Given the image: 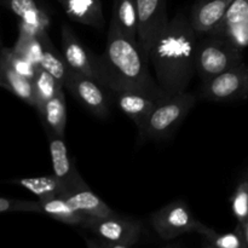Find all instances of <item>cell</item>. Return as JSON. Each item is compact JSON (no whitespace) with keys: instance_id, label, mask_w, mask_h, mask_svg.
I'll return each mask as SVG.
<instances>
[{"instance_id":"ac0fdd59","label":"cell","mask_w":248,"mask_h":248,"mask_svg":"<svg viewBox=\"0 0 248 248\" xmlns=\"http://www.w3.org/2000/svg\"><path fill=\"white\" fill-rule=\"evenodd\" d=\"M0 86L14 93L27 104L35 108L36 102L33 81L15 72L11 67L2 63L1 61H0Z\"/></svg>"},{"instance_id":"5b68a950","label":"cell","mask_w":248,"mask_h":248,"mask_svg":"<svg viewBox=\"0 0 248 248\" xmlns=\"http://www.w3.org/2000/svg\"><path fill=\"white\" fill-rule=\"evenodd\" d=\"M84 229L93 232L107 247H132L142 236V223L135 218L121 217L118 213L109 217H90Z\"/></svg>"},{"instance_id":"ba28073f","label":"cell","mask_w":248,"mask_h":248,"mask_svg":"<svg viewBox=\"0 0 248 248\" xmlns=\"http://www.w3.org/2000/svg\"><path fill=\"white\" fill-rule=\"evenodd\" d=\"M64 87L97 118H107L109 114V96L106 87L97 80L70 69Z\"/></svg>"},{"instance_id":"52a82bcc","label":"cell","mask_w":248,"mask_h":248,"mask_svg":"<svg viewBox=\"0 0 248 248\" xmlns=\"http://www.w3.org/2000/svg\"><path fill=\"white\" fill-rule=\"evenodd\" d=\"M201 96L213 102H232L248 97V65H235L202 82Z\"/></svg>"},{"instance_id":"7402d4cb","label":"cell","mask_w":248,"mask_h":248,"mask_svg":"<svg viewBox=\"0 0 248 248\" xmlns=\"http://www.w3.org/2000/svg\"><path fill=\"white\" fill-rule=\"evenodd\" d=\"M43 43L44 53L39 67L50 73L52 77H55L64 86L65 79H67V75L69 73V67H68L62 53L58 52L57 48L55 47L47 33L44 34Z\"/></svg>"},{"instance_id":"5bb4252c","label":"cell","mask_w":248,"mask_h":248,"mask_svg":"<svg viewBox=\"0 0 248 248\" xmlns=\"http://www.w3.org/2000/svg\"><path fill=\"white\" fill-rule=\"evenodd\" d=\"M111 94L115 98L116 106L135 123L137 127L149 114L153 107L161 99L159 97L138 91H120L113 92Z\"/></svg>"},{"instance_id":"83f0119b","label":"cell","mask_w":248,"mask_h":248,"mask_svg":"<svg viewBox=\"0 0 248 248\" xmlns=\"http://www.w3.org/2000/svg\"><path fill=\"white\" fill-rule=\"evenodd\" d=\"M2 212H38L43 213L40 201L14 200L0 198V213Z\"/></svg>"},{"instance_id":"7c38bea8","label":"cell","mask_w":248,"mask_h":248,"mask_svg":"<svg viewBox=\"0 0 248 248\" xmlns=\"http://www.w3.org/2000/svg\"><path fill=\"white\" fill-rule=\"evenodd\" d=\"M232 2L234 0H198L189 17L198 35L211 33L219 28Z\"/></svg>"},{"instance_id":"30bf717a","label":"cell","mask_w":248,"mask_h":248,"mask_svg":"<svg viewBox=\"0 0 248 248\" xmlns=\"http://www.w3.org/2000/svg\"><path fill=\"white\" fill-rule=\"evenodd\" d=\"M0 5L18 17V31L41 35L51 24V14L45 0H0Z\"/></svg>"},{"instance_id":"8fae6325","label":"cell","mask_w":248,"mask_h":248,"mask_svg":"<svg viewBox=\"0 0 248 248\" xmlns=\"http://www.w3.org/2000/svg\"><path fill=\"white\" fill-rule=\"evenodd\" d=\"M61 44H62V55L68 67L75 72L97 80L98 78L97 56L80 41L74 31L67 24H62L61 27Z\"/></svg>"},{"instance_id":"3957f363","label":"cell","mask_w":248,"mask_h":248,"mask_svg":"<svg viewBox=\"0 0 248 248\" xmlns=\"http://www.w3.org/2000/svg\"><path fill=\"white\" fill-rule=\"evenodd\" d=\"M194 106L195 96L186 91L161 98L137 127L140 140H164L171 136Z\"/></svg>"},{"instance_id":"2e32d148","label":"cell","mask_w":248,"mask_h":248,"mask_svg":"<svg viewBox=\"0 0 248 248\" xmlns=\"http://www.w3.org/2000/svg\"><path fill=\"white\" fill-rule=\"evenodd\" d=\"M62 198L65 199L75 210L89 216V217L103 218L116 213L87 186H82V188L70 189Z\"/></svg>"},{"instance_id":"d4e9b609","label":"cell","mask_w":248,"mask_h":248,"mask_svg":"<svg viewBox=\"0 0 248 248\" xmlns=\"http://www.w3.org/2000/svg\"><path fill=\"white\" fill-rule=\"evenodd\" d=\"M45 33H47V31H45ZM45 33H43L41 35H34V34L18 31V39H17L16 44L12 48L17 53L31 61L33 64L39 67L44 53L43 36Z\"/></svg>"},{"instance_id":"603a6c76","label":"cell","mask_w":248,"mask_h":248,"mask_svg":"<svg viewBox=\"0 0 248 248\" xmlns=\"http://www.w3.org/2000/svg\"><path fill=\"white\" fill-rule=\"evenodd\" d=\"M31 81H33L34 94H35L36 110H39L48 99L55 97L61 87H64L55 77L40 67L38 68L35 77Z\"/></svg>"},{"instance_id":"ffe728a7","label":"cell","mask_w":248,"mask_h":248,"mask_svg":"<svg viewBox=\"0 0 248 248\" xmlns=\"http://www.w3.org/2000/svg\"><path fill=\"white\" fill-rule=\"evenodd\" d=\"M14 183L19 184L21 186L26 188L27 190L33 193L34 195L38 196L39 200L57 198V196L62 198L69 190V186L55 174L16 179V181H14Z\"/></svg>"},{"instance_id":"f1b7e54d","label":"cell","mask_w":248,"mask_h":248,"mask_svg":"<svg viewBox=\"0 0 248 248\" xmlns=\"http://www.w3.org/2000/svg\"><path fill=\"white\" fill-rule=\"evenodd\" d=\"M239 228L241 229L242 235H244L245 237V241H246V246L248 247V219L244 223V224H239Z\"/></svg>"},{"instance_id":"9c48e42d","label":"cell","mask_w":248,"mask_h":248,"mask_svg":"<svg viewBox=\"0 0 248 248\" xmlns=\"http://www.w3.org/2000/svg\"><path fill=\"white\" fill-rule=\"evenodd\" d=\"M138 16V44L149 62V51L157 34L167 26L166 0H136Z\"/></svg>"},{"instance_id":"44dd1931","label":"cell","mask_w":248,"mask_h":248,"mask_svg":"<svg viewBox=\"0 0 248 248\" xmlns=\"http://www.w3.org/2000/svg\"><path fill=\"white\" fill-rule=\"evenodd\" d=\"M125 35L138 43V16L136 0H114L113 16Z\"/></svg>"},{"instance_id":"8992f818","label":"cell","mask_w":248,"mask_h":248,"mask_svg":"<svg viewBox=\"0 0 248 248\" xmlns=\"http://www.w3.org/2000/svg\"><path fill=\"white\" fill-rule=\"evenodd\" d=\"M149 223L155 234L164 241H172L186 232H196L199 220L184 201L177 200L167 203L152 213Z\"/></svg>"},{"instance_id":"e0dca14e","label":"cell","mask_w":248,"mask_h":248,"mask_svg":"<svg viewBox=\"0 0 248 248\" xmlns=\"http://www.w3.org/2000/svg\"><path fill=\"white\" fill-rule=\"evenodd\" d=\"M36 111L43 120L46 132L55 133L60 137H64L65 125H67V106H65L64 87H61L57 94L48 99Z\"/></svg>"},{"instance_id":"484cf974","label":"cell","mask_w":248,"mask_h":248,"mask_svg":"<svg viewBox=\"0 0 248 248\" xmlns=\"http://www.w3.org/2000/svg\"><path fill=\"white\" fill-rule=\"evenodd\" d=\"M0 61L11 67L15 72L31 80H33V78L35 77L36 70L39 68L38 65L33 64L26 57L17 53L14 48L2 47V46L0 47Z\"/></svg>"},{"instance_id":"d6986e66","label":"cell","mask_w":248,"mask_h":248,"mask_svg":"<svg viewBox=\"0 0 248 248\" xmlns=\"http://www.w3.org/2000/svg\"><path fill=\"white\" fill-rule=\"evenodd\" d=\"M39 201H40L43 213L50 216L58 222L64 223V224L84 228L90 218L89 216L75 210L65 199L60 198V196Z\"/></svg>"},{"instance_id":"9a60e30c","label":"cell","mask_w":248,"mask_h":248,"mask_svg":"<svg viewBox=\"0 0 248 248\" xmlns=\"http://www.w3.org/2000/svg\"><path fill=\"white\" fill-rule=\"evenodd\" d=\"M68 18L85 26L102 29L104 26L101 0H58Z\"/></svg>"},{"instance_id":"f546056e","label":"cell","mask_w":248,"mask_h":248,"mask_svg":"<svg viewBox=\"0 0 248 248\" xmlns=\"http://www.w3.org/2000/svg\"><path fill=\"white\" fill-rule=\"evenodd\" d=\"M0 45H1V39H0Z\"/></svg>"},{"instance_id":"cb8c5ba5","label":"cell","mask_w":248,"mask_h":248,"mask_svg":"<svg viewBox=\"0 0 248 248\" xmlns=\"http://www.w3.org/2000/svg\"><path fill=\"white\" fill-rule=\"evenodd\" d=\"M196 232L202 235L206 241L210 244V246L218 248H242L247 247L245 237L240 228H237L236 232H227V234H218L211 228L206 227L202 223H199L196 228Z\"/></svg>"},{"instance_id":"4316f807","label":"cell","mask_w":248,"mask_h":248,"mask_svg":"<svg viewBox=\"0 0 248 248\" xmlns=\"http://www.w3.org/2000/svg\"><path fill=\"white\" fill-rule=\"evenodd\" d=\"M232 207L239 224H244L248 219V179L237 186L232 199Z\"/></svg>"},{"instance_id":"7a4b0ae2","label":"cell","mask_w":248,"mask_h":248,"mask_svg":"<svg viewBox=\"0 0 248 248\" xmlns=\"http://www.w3.org/2000/svg\"><path fill=\"white\" fill-rule=\"evenodd\" d=\"M147 58L137 41L121 31L113 18L107 33L106 50L97 56V81L110 93L120 91H138L164 98L165 93L148 68Z\"/></svg>"},{"instance_id":"6da1fadb","label":"cell","mask_w":248,"mask_h":248,"mask_svg":"<svg viewBox=\"0 0 248 248\" xmlns=\"http://www.w3.org/2000/svg\"><path fill=\"white\" fill-rule=\"evenodd\" d=\"M198 33L190 18L179 12L157 34L149 51V63L160 89L169 96L186 91L195 69Z\"/></svg>"},{"instance_id":"277c9868","label":"cell","mask_w":248,"mask_h":248,"mask_svg":"<svg viewBox=\"0 0 248 248\" xmlns=\"http://www.w3.org/2000/svg\"><path fill=\"white\" fill-rule=\"evenodd\" d=\"M240 63H242L241 51L228 39L215 36L198 43L195 69L202 82Z\"/></svg>"},{"instance_id":"4fadbf2b","label":"cell","mask_w":248,"mask_h":248,"mask_svg":"<svg viewBox=\"0 0 248 248\" xmlns=\"http://www.w3.org/2000/svg\"><path fill=\"white\" fill-rule=\"evenodd\" d=\"M48 137V149H50L51 161H52L53 174L57 176L61 181L64 182L70 189H77L86 186L84 179L80 177L73 162L69 157L67 145H65L64 137L47 132Z\"/></svg>"}]
</instances>
